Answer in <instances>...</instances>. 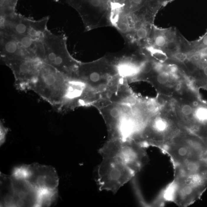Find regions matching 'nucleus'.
I'll use <instances>...</instances> for the list:
<instances>
[{"label":"nucleus","instance_id":"1","mask_svg":"<svg viewBox=\"0 0 207 207\" xmlns=\"http://www.w3.org/2000/svg\"><path fill=\"white\" fill-rule=\"evenodd\" d=\"M145 148L132 138H111L100 149L99 153L103 158L116 160L136 173L147 163Z\"/></svg>","mask_w":207,"mask_h":207},{"label":"nucleus","instance_id":"2","mask_svg":"<svg viewBox=\"0 0 207 207\" xmlns=\"http://www.w3.org/2000/svg\"><path fill=\"white\" fill-rule=\"evenodd\" d=\"M44 48L43 62L53 66L68 78H77L80 62L74 59L67 49L64 34H53L48 29L42 39Z\"/></svg>","mask_w":207,"mask_h":207},{"label":"nucleus","instance_id":"3","mask_svg":"<svg viewBox=\"0 0 207 207\" xmlns=\"http://www.w3.org/2000/svg\"><path fill=\"white\" fill-rule=\"evenodd\" d=\"M69 79L53 66L42 62L31 90L51 105L57 107L64 99Z\"/></svg>","mask_w":207,"mask_h":207},{"label":"nucleus","instance_id":"4","mask_svg":"<svg viewBox=\"0 0 207 207\" xmlns=\"http://www.w3.org/2000/svg\"><path fill=\"white\" fill-rule=\"evenodd\" d=\"M207 188V170L194 174L176 175L164 197L181 206H187L199 198Z\"/></svg>","mask_w":207,"mask_h":207},{"label":"nucleus","instance_id":"5","mask_svg":"<svg viewBox=\"0 0 207 207\" xmlns=\"http://www.w3.org/2000/svg\"><path fill=\"white\" fill-rule=\"evenodd\" d=\"M119 70L103 60L88 63H80L77 78L99 93L107 91L116 83Z\"/></svg>","mask_w":207,"mask_h":207},{"label":"nucleus","instance_id":"6","mask_svg":"<svg viewBox=\"0 0 207 207\" xmlns=\"http://www.w3.org/2000/svg\"><path fill=\"white\" fill-rule=\"evenodd\" d=\"M97 173L100 191H110L114 194L136 174L126 165L110 158H103Z\"/></svg>","mask_w":207,"mask_h":207},{"label":"nucleus","instance_id":"7","mask_svg":"<svg viewBox=\"0 0 207 207\" xmlns=\"http://www.w3.org/2000/svg\"><path fill=\"white\" fill-rule=\"evenodd\" d=\"M49 17L38 20L17 13L1 17V32L11 34L29 36L34 39L42 40L46 31Z\"/></svg>","mask_w":207,"mask_h":207},{"label":"nucleus","instance_id":"8","mask_svg":"<svg viewBox=\"0 0 207 207\" xmlns=\"http://www.w3.org/2000/svg\"><path fill=\"white\" fill-rule=\"evenodd\" d=\"M125 106L109 100L98 108L106 125L109 139L129 138L132 134L133 121Z\"/></svg>","mask_w":207,"mask_h":207},{"label":"nucleus","instance_id":"9","mask_svg":"<svg viewBox=\"0 0 207 207\" xmlns=\"http://www.w3.org/2000/svg\"><path fill=\"white\" fill-rule=\"evenodd\" d=\"M13 175L25 179L39 192L58 191V176L51 166L37 163L25 165L15 168Z\"/></svg>","mask_w":207,"mask_h":207},{"label":"nucleus","instance_id":"10","mask_svg":"<svg viewBox=\"0 0 207 207\" xmlns=\"http://www.w3.org/2000/svg\"><path fill=\"white\" fill-rule=\"evenodd\" d=\"M160 147L171 156L175 165L201 159L207 150L204 141L193 139L183 142H168Z\"/></svg>","mask_w":207,"mask_h":207},{"label":"nucleus","instance_id":"11","mask_svg":"<svg viewBox=\"0 0 207 207\" xmlns=\"http://www.w3.org/2000/svg\"><path fill=\"white\" fill-rule=\"evenodd\" d=\"M42 62L33 59L13 60L5 65L12 71L15 78L14 86L21 91L31 90L36 80Z\"/></svg>","mask_w":207,"mask_h":207},{"label":"nucleus","instance_id":"12","mask_svg":"<svg viewBox=\"0 0 207 207\" xmlns=\"http://www.w3.org/2000/svg\"><path fill=\"white\" fill-rule=\"evenodd\" d=\"M12 207H38L39 192L23 178L12 175Z\"/></svg>","mask_w":207,"mask_h":207},{"label":"nucleus","instance_id":"13","mask_svg":"<svg viewBox=\"0 0 207 207\" xmlns=\"http://www.w3.org/2000/svg\"><path fill=\"white\" fill-rule=\"evenodd\" d=\"M26 59H37L22 48L12 35L1 32V59L2 63Z\"/></svg>","mask_w":207,"mask_h":207},{"label":"nucleus","instance_id":"14","mask_svg":"<svg viewBox=\"0 0 207 207\" xmlns=\"http://www.w3.org/2000/svg\"><path fill=\"white\" fill-rule=\"evenodd\" d=\"M11 35L17 40L22 48L31 55L43 62L44 57V48L42 40L34 39L26 36Z\"/></svg>","mask_w":207,"mask_h":207},{"label":"nucleus","instance_id":"15","mask_svg":"<svg viewBox=\"0 0 207 207\" xmlns=\"http://www.w3.org/2000/svg\"><path fill=\"white\" fill-rule=\"evenodd\" d=\"M13 195L11 176L1 172V206L12 207Z\"/></svg>","mask_w":207,"mask_h":207},{"label":"nucleus","instance_id":"16","mask_svg":"<svg viewBox=\"0 0 207 207\" xmlns=\"http://www.w3.org/2000/svg\"><path fill=\"white\" fill-rule=\"evenodd\" d=\"M152 51V54L153 57L160 62H164L168 59L166 54L160 50L153 49Z\"/></svg>","mask_w":207,"mask_h":207},{"label":"nucleus","instance_id":"17","mask_svg":"<svg viewBox=\"0 0 207 207\" xmlns=\"http://www.w3.org/2000/svg\"><path fill=\"white\" fill-rule=\"evenodd\" d=\"M170 78L169 73L167 71H163L160 73L157 76V80L160 84H165L168 82Z\"/></svg>","mask_w":207,"mask_h":207},{"label":"nucleus","instance_id":"18","mask_svg":"<svg viewBox=\"0 0 207 207\" xmlns=\"http://www.w3.org/2000/svg\"><path fill=\"white\" fill-rule=\"evenodd\" d=\"M154 43L156 46L160 48L165 47L167 43V38L165 36L160 34L156 37Z\"/></svg>","mask_w":207,"mask_h":207},{"label":"nucleus","instance_id":"19","mask_svg":"<svg viewBox=\"0 0 207 207\" xmlns=\"http://www.w3.org/2000/svg\"><path fill=\"white\" fill-rule=\"evenodd\" d=\"M136 35L139 39H145L148 35L147 31L144 28H139L137 30Z\"/></svg>","mask_w":207,"mask_h":207},{"label":"nucleus","instance_id":"20","mask_svg":"<svg viewBox=\"0 0 207 207\" xmlns=\"http://www.w3.org/2000/svg\"><path fill=\"white\" fill-rule=\"evenodd\" d=\"M174 57L178 60L183 62L187 60V55L183 52H176L174 55Z\"/></svg>","mask_w":207,"mask_h":207},{"label":"nucleus","instance_id":"21","mask_svg":"<svg viewBox=\"0 0 207 207\" xmlns=\"http://www.w3.org/2000/svg\"><path fill=\"white\" fill-rule=\"evenodd\" d=\"M165 47L168 50L172 51V52L176 51L178 49L177 44L175 42L173 41H170L167 42Z\"/></svg>","mask_w":207,"mask_h":207},{"label":"nucleus","instance_id":"22","mask_svg":"<svg viewBox=\"0 0 207 207\" xmlns=\"http://www.w3.org/2000/svg\"><path fill=\"white\" fill-rule=\"evenodd\" d=\"M181 111L184 115L188 116L191 114L193 109L191 106L189 105H185L182 107Z\"/></svg>","mask_w":207,"mask_h":207},{"label":"nucleus","instance_id":"23","mask_svg":"<svg viewBox=\"0 0 207 207\" xmlns=\"http://www.w3.org/2000/svg\"><path fill=\"white\" fill-rule=\"evenodd\" d=\"M117 27L119 30L123 33H126L129 30V27L127 24L125 22H121L119 23Z\"/></svg>","mask_w":207,"mask_h":207},{"label":"nucleus","instance_id":"24","mask_svg":"<svg viewBox=\"0 0 207 207\" xmlns=\"http://www.w3.org/2000/svg\"><path fill=\"white\" fill-rule=\"evenodd\" d=\"M7 131V129L4 126L3 124L1 122V143L4 141L5 136Z\"/></svg>","mask_w":207,"mask_h":207},{"label":"nucleus","instance_id":"25","mask_svg":"<svg viewBox=\"0 0 207 207\" xmlns=\"http://www.w3.org/2000/svg\"><path fill=\"white\" fill-rule=\"evenodd\" d=\"M178 70V67L175 65H170L167 67V71L169 73L175 74L177 72Z\"/></svg>","mask_w":207,"mask_h":207},{"label":"nucleus","instance_id":"26","mask_svg":"<svg viewBox=\"0 0 207 207\" xmlns=\"http://www.w3.org/2000/svg\"><path fill=\"white\" fill-rule=\"evenodd\" d=\"M89 3L93 7L97 8L101 5L102 1L101 0H90Z\"/></svg>","mask_w":207,"mask_h":207},{"label":"nucleus","instance_id":"27","mask_svg":"<svg viewBox=\"0 0 207 207\" xmlns=\"http://www.w3.org/2000/svg\"><path fill=\"white\" fill-rule=\"evenodd\" d=\"M143 0H132V2L135 4H141Z\"/></svg>","mask_w":207,"mask_h":207},{"label":"nucleus","instance_id":"28","mask_svg":"<svg viewBox=\"0 0 207 207\" xmlns=\"http://www.w3.org/2000/svg\"><path fill=\"white\" fill-rule=\"evenodd\" d=\"M203 73L205 76H207V65H206L203 69Z\"/></svg>","mask_w":207,"mask_h":207},{"label":"nucleus","instance_id":"29","mask_svg":"<svg viewBox=\"0 0 207 207\" xmlns=\"http://www.w3.org/2000/svg\"><path fill=\"white\" fill-rule=\"evenodd\" d=\"M193 104L194 106L196 107L198 105V103L196 101H195L193 102Z\"/></svg>","mask_w":207,"mask_h":207}]
</instances>
